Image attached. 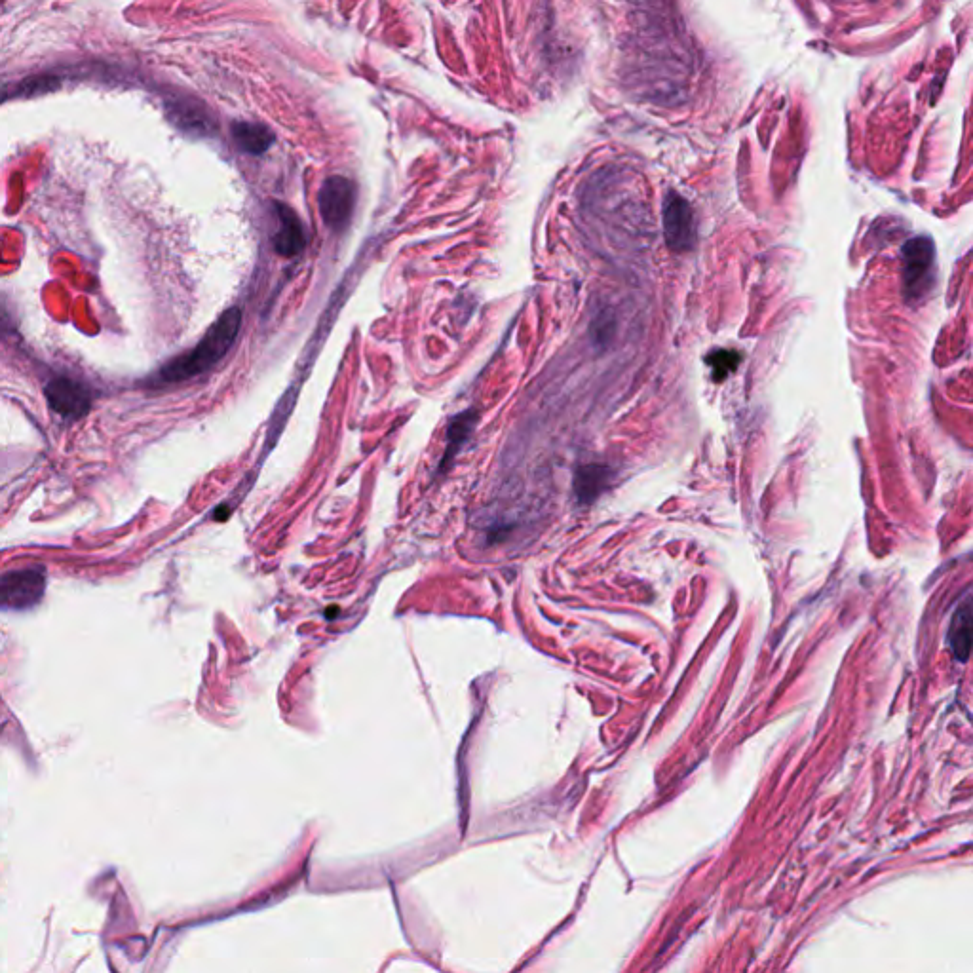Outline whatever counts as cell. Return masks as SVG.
I'll use <instances>...</instances> for the list:
<instances>
[{
	"mask_svg": "<svg viewBox=\"0 0 973 973\" xmlns=\"http://www.w3.org/2000/svg\"><path fill=\"white\" fill-rule=\"evenodd\" d=\"M232 137L238 149L251 156H261L274 145V132L259 122H234Z\"/></svg>",
	"mask_w": 973,
	"mask_h": 973,
	"instance_id": "cell-9",
	"label": "cell"
},
{
	"mask_svg": "<svg viewBox=\"0 0 973 973\" xmlns=\"http://www.w3.org/2000/svg\"><path fill=\"white\" fill-rule=\"evenodd\" d=\"M46 590L42 569H18L0 576V609L25 611L39 603Z\"/></svg>",
	"mask_w": 973,
	"mask_h": 973,
	"instance_id": "cell-3",
	"label": "cell"
},
{
	"mask_svg": "<svg viewBox=\"0 0 973 973\" xmlns=\"http://www.w3.org/2000/svg\"><path fill=\"white\" fill-rule=\"evenodd\" d=\"M278 217V230L274 236V248L282 257H295L306 246V232L299 215L286 204H274Z\"/></svg>",
	"mask_w": 973,
	"mask_h": 973,
	"instance_id": "cell-8",
	"label": "cell"
},
{
	"mask_svg": "<svg viewBox=\"0 0 973 973\" xmlns=\"http://www.w3.org/2000/svg\"><path fill=\"white\" fill-rule=\"evenodd\" d=\"M707 363L713 367V377L717 381H723L728 373H732L738 367L740 354L732 350H717L707 358Z\"/></svg>",
	"mask_w": 973,
	"mask_h": 973,
	"instance_id": "cell-13",
	"label": "cell"
},
{
	"mask_svg": "<svg viewBox=\"0 0 973 973\" xmlns=\"http://www.w3.org/2000/svg\"><path fill=\"white\" fill-rule=\"evenodd\" d=\"M609 479H611V470L605 468V466L592 464V466L580 468L576 472V479H574L576 497L580 502H592L607 489Z\"/></svg>",
	"mask_w": 973,
	"mask_h": 973,
	"instance_id": "cell-10",
	"label": "cell"
},
{
	"mask_svg": "<svg viewBox=\"0 0 973 973\" xmlns=\"http://www.w3.org/2000/svg\"><path fill=\"white\" fill-rule=\"evenodd\" d=\"M44 394H46V400L50 403V409L54 413H58L61 419H82L92 409L90 392L80 382L67 379V377H58V379L48 382Z\"/></svg>",
	"mask_w": 973,
	"mask_h": 973,
	"instance_id": "cell-5",
	"label": "cell"
},
{
	"mask_svg": "<svg viewBox=\"0 0 973 973\" xmlns=\"http://www.w3.org/2000/svg\"><path fill=\"white\" fill-rule=\"evenodd\" d=\"M476 420V413L470 411V413L458 415L457 419L451 422V426H449V449H447V457H445V460L453 457V453L464 443V439L468 438V434L472 432Z\"/></svg>",
	"mask_w": 973,
	"mask_h": 973,
	"instance_id": "cell-12",
	"label": "cell"
},
{
	"mask_svg": "<svg viewBox=\"0 0 973 973\" xmlns=\"http://www.w3.org/2000/svg\"><path fill=\"white\" fill-rule=\"evenodd\" d=\"M168 115L172 118L173 124L187 134L204 137L215 132V120L211 116L210 109L192 97H181L170 101Z\"/></svg>",
	"mask_w": 973,
	"mask_h": 973,
	"instance_id": "cell-7",
	"label": "cell"
},
{
	"mask_svg": "<svg viewBox=\"0 0 973 973\" xmlns=\"http://www.w3.org/2000/svg\"><path fill=\"white\" fill-rule=\"evenodd\" d=\"M242 312L238 308L227 310L215 324L211 325L206 337L192 348L191 352L175 358L160 369V381L183 382L210 371L215 363L221 362L232 348L240 333Z\"/></svg>",
	"mask_w": 973,
	"mask_h": 973,
	"instance_id": "cell-1",
	"label": "cell"
},
{
	"mask_svg": "<svg viewBox=\"0 0 973 973\" xmlns=\"http://www.w3.org/2000/svg\"><path fill=\"white\" fill-rule=\"evenodd\" d=\"M664 229L668 246L673 251H688L696 244V225L687 202L679 196H671L664 210Z\"/></svg>",
	"mask_w": 973,
	"mask_h": 973,
	"instance_id": "cell-6",
	"label": "cell"
},
{
	"mask_svg": "<svg viewBox=\"0 0 973 973\" xmlns=\"http://www.w3.org/2000/svg\"><path fill=\"white\" fill-rule=\"evenodd\" d=\"M949 643L953 647L954 656L960 662H966L970 649H972V609H970V603H966V607L958 609V612L954 614L953 626L949 631Z\"/></svg>",
	"mask_w": 973,
	"mask_h": 973,
	"instance_id": "cell-11",
	"label": "cell"
},
{
	"mask_svg": "<svg viewBox=\"0 0 973 973\" xmlns=\"http://www.w3.org/2000/svg\"><path fill=\"white\" fill-rule=\"evenodd\" d=\"M318 206L329 229H346L356 206V185L343 175L327 177L318 194Z\"/></svg>",
	"mask_w": 973,
	"mask_h": 973,
	"instance_id": "cell-4",
	"label": "cell"
},
{
	"mask_svg": "<svg viewBox=\"0 0 973 973\" xmlns=\"http://www.w3.org/2000/svg\"><path fill=\"white\" fill-rule=\"evenodd\" d=\"M935 249L930 238H913L903 248V284L909 303L922 299L934 284Z\"/></svg>",
	"mask_w": 973,
	"mask_h": 973,
	"instance_id": "cell-2",
	"label": "cell"
}]
</instances>
